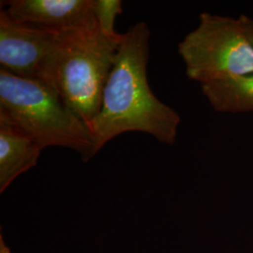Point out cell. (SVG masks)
<instances>
[{
    "instance_id": "obj_1",
    "label": "cell",
    "mask_w": 253,
    "mask_h": 253,
    "mask_svg": "<svg viewBox=\"0 0 253 253\" xmlns=\"http://www.w3.org/2000/svg\"><path fill=\"white\" fill-rule=\"evenodd\" d=\"M150 29L145 22L129 27L119 44L105 84L100 113L89 125L94 156L114 138L144 132L173 145L180 116L154 94L147 79Z\"/></svg>"
},
{
    "instance_id": "obj_2",
    "label": "cell",
    "mask_w": 253,
    "mask_h": 253,
    "mask_svg": "<svg viewBox=\"0 0 253 253\" xmlns=\"http://www.w3.org/2000/svg\"><path fill=\"white\" fill-rule=\"evenodd\" d=\"M0 119L18 127L42 149L66 147L84 162L94 157V139L86 123L44 82L0 71Z\"/></svg>"
},
{
    "instance_id": "obj_3",
    "label": "cell",
    "mask_w": 253,
    "mask_h": 253,
    "mask_svg": "<svg viewBox=\"0 0 253 253\" xmlns=\"http://www.w3.org/2000/svg\"><path fill=\"white\" fill-rule=\"evenodd\" d=\"M118 46L100 32L99 26L63 34L46 73L43 82L88 127L100 113Z\"/></svg>"
},
{
    "instance_id": "obj_4",
    "label": "cell",
    "mask_w": 253,
    "mask_h": 253,
    "mask_svg": "<svg viewBox=\"0 0 253 253\" xmlns=\"http://www.w3.org/2000/svg\"><path fill=\"white\" fill-rule=\"evenodd\" d=\"M248 16L237 18L208 12L177 46L190 80L200 86L253 73V45L248 35Z\"/></svg>"
},
{
    "instance_id": "obj_5",
    "label": "cell",
    "mask_w": 253,
    "mask_h": 253,
    "mask_svg": "<svg viewBox=\"0 0 253 253\" xmlns=\"http://www.w3.org/2000/svg\"><path fill=\"white\" fill-rule=\"evenodd\" d=\"M63 34L21 25L0 11V64L21 78L44 81Z\"/></svg>"
},
{
    "instance_id": "obj_6",
    "label": "cell",
    "mask_w": 253,
    "mask_h": 253,
    "mask_svg": "<svg viewBox=\"0 0 253 253\" xmlns=\"http://www.w3.org/2000/svg\"><path fill=\"white\" fill-rule=\"evenodd\" d=\"M5 11L21 25L68 34L97 27L93 0H11Z\"/></svg>"
},
{
    "instance_id": "obj_7",
    "label": "cell",
    "mask_w": 253,
    "mask_h": 253,
    "mask_svg": "<svg viewBox=\"0 0 253 253\" xmlns=\"http://www.w3.org/2000/svg\"><path fill=\"white\" fill-rule=\"evenodd\" d=\"M43 149L9 122L0 119V192L34 166Z\"/></svg>"
},
{
    "instance_id": "obj_8",
    "label": "cell",
    "mask_w": 253,
    "mask_h": 253,
    "mask_svg": "<svg viewBox=\"0 0 253 253\" xmlns=\"http://www.w3.org/2000/svg\"><path fill=\"white\" fill-rule=\"evenodd\" d=\"M201 89L217 112H253V73L209 83Z\"/></svg>"
},
{
    "instance_id": "obj_9",
    "label": "cell",
    "mask_w": 253,
    "mask_h": 253,
    "mask_svg": "<svg viewBox=\"0 0 253 253\" xmlns=\"http://www.w3.org/2000/svg\"><path fill=\"white\" fill-rule=\"evenodd\" d=\"M122 6L120 0H93V11L100 32L117 45L123 38V34H118L115 29L116 19L123 13Z\"/></svg>"
},
{
    "instance_id": "obj_10",
    "label": "cell",
    "mask_w": 253,
    "mask_h": 253,
    "mask_svg": "<svg viewBox=\"0 0 253 253\" xmlns=\"http://www.w3.org/2000/svg\"><path fill=\"white\" fill-rule=\"evenodd\" d=\"M248 35L253 45V20L248 18Z\"/></svg>"
},
{
    "instance_id": "obj_11",
    "label": "cell",
    "mask_w": 253,
    "mask_h": 253,
    "mask_svg": "<svg viewBox=\"0 0 253 253\" xmlns=\"http://www.w3.org/2000/svg\"><path fill=\"white\" fill-rule=\"evenodd\" d=\"M0 253H11L9 247L5 244V241L2 235H0Z\"/></svg>"
}]
</instances>
